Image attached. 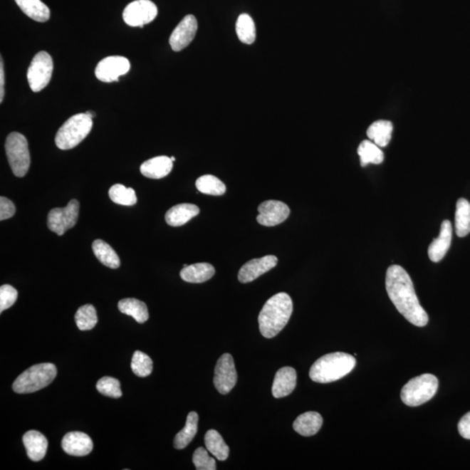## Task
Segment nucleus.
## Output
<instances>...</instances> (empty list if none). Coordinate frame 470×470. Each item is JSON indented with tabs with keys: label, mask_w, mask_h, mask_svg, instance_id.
<instances>
[{
	"label": "nucleus",
	"mask_w": 470,
	"mask_h": 470,
	"mask_svg": "<svg viewBox=\"0 0 470 470\" xmlns=\"http://www.w3.org/2000/svg\"><path fill=\"white\" fill-rule=\"evenodd\" d=\"M199 214V209L194 204H179V205L171 207L167 212L164 219H166L168 225L180 226L185 225L191 219L197 216Z\"/></svg>",
	"instance_id": "412c9836"
},
{
	"label": "nucleus",
	"mask_w": 470,
	"mask_h": 470,
	"mask_svg": "<svg viewBox=\"0 0 470 470\" xmlns=\"http://www.w3.org/2000/svg\"><path fill=\"white\" fill-rule=\"evenodd\" d=\"M80 213V203L77 199H70L66 207H56L49 212L47 226L52 232L62 236L66 231L76 225Z\"/></svg>",
	"instance_id": "1a4fd4ad"
},
{
	"label": "nucleus",
	"mask_w": 470,
	"mask_h": 470,
	"mask_svg": "<svg viewBox=\"0 0 470 470\" xmlns=\"http://www.w3.org/2000/svg\"><path fill=\"white\" fill-rule=\"evenodd\" d=\"M5 72H4L3 60L0 61V102H3L4 95H5Z\"/></svg>",
	"instance_id": "79ce46f5"
},
{
	"label": "nucleus",
	"mask_w": 470,
	"mask_h": 470,
	"mask_svg": "<svg viewBox=\"0 0 470 470\" xmlns=\"http://www.w3.org/2000/svg\"><path fill=\"white\" fill-rule=\"evenodd\" d=\"M386 289L392 303L407 320L417 327L428 324V313L419 303L409 273L401 266L392 265L387 268Z\"/></svg>",
	"instance_id": "f257e3e1"
},
{
	"label": "nucleus",
	"mask_w": 470,
	"mask_h": 470,
	"mask_svg": "<svg viewBox=\"0 0 470 470\" xmlns=\"http://www.w3.org/2000/svg\"><path fill=\"white\" fill-rule=\"evenodd\" d=\"M293 313V301L287 293H279L266 301L258 317L261 335L276 336L288 324Z\"/></svg>",
	"instance_id": "f03ea898"
},
{
	"label": "nucleus",
	"mask_w": 470,
	"mask_h": 470,
	"mask_svg": "<svg viewBox=\"0 0 470 470\" xmlns=\"http://www.w3.org/2000/svg\"><path fill=\"white\" fill-rule=\"evenodd\" d=\"M193 462L196 469L198 470H215L216 469V461L213 457H210L209 453L202 446L195 450L193 456Z\"/></svg>",
	"instance_id": "4c0bfd02"
},
{
	"label": "nucleus",
	"mask_w": 470,
	"mask_h": 470,
	"mask_svg": "<svg viewBox=\"0 0 470 470\" xmlns=\"http://www.w3.org/2000/svg\"><path fill=\"white\" fill-rule=\"evenodd\" d=\"M75 323L80 330H91L98 323L95 308L91 304L82 306L76 312Z\"/></svg>",
	"instance_id": "f704fd0d"
},
{
	"label": "nucleus",
	"mask_w": 470,
	"mask_h": 470,
	"mask_svg": "<svg viewBox=\"0 0 470 470\" xmlns=\"http://www.w3.org/2000/svg\"><path fill=\"white\" fill-rule=\"evenodd\" d=\"M438 379L430 374L417 376L402 387L401 398L404 404L417 407L424 404L437 394Z\"/></svg>",
	"instance_id": "423d86ee"
},
{
	"label": "nucleus",
	"mask_w": 470,
	"mask_h": 470,
	"mask_svg": "<svg viewBox=\"0 0 470 470\" xmlns=\"http://www.w3.org/2000/svg\"><path fill=\"white\" fill-rule=\"evenodd\" d=\"M53 62L52 57L46 52H39L35 55L27 70V80L31 91L41 92L46 88L52 78Z\"/></svg>",
	"instance_id": "6e6552de"
},
{
	"label": "nucleus",
	"mask_w": 470,
	"mask_h": 470,
	"mask_svg": "<svg viewBox=\"0 0 470 470\" xmlns=\"http://www.w3.org/2000/svg\"><path fill=\"white\" fill-rule=\"evenodd\" d=\"M86 115H88L91 119H93V117H95V113L91 112V111H88L85 112Z\"/></svg>",
	"instance_id": "37998d69"
},
{
	"label": "nucleus",
	"mask_w": 470,
	"mask_h": 470,
	"mask_svg": "<svg viewBox=\"0 0 470 470\" xmlns=\"http://www.w3.org/2000/svg\"><path fill=\"white\" fill-rule=\"evenodd\" d=\"M18 299V291L13 286L3 285L0 288V313L10 308Z\"/></svg>",
	"instance_id": "58836bf2"
},
{
	"label": "nucleus",
	"mask_w": 470,
	"mask_h": 470,
	"mask_svg": "<svg viewBox=\"0 0 470 470\" xmlns=\"http://www.w3.org/2000/svg\"><path fill=\"white\" fill-rule=\"evenodd\" d=\"M452 232V225L449 221L442 223L440 234L429 245L428 253L430 261L439 262L444 258L451 245Z\"/></svg>",
	"instance_id": "a211bd4d"
},
{
	"label": "nucleus",
	"mask_w": 470,
	"mask_h": 470,
	"mask_svg": "<svg viewBox=\"0 0 470 470\" xmlns=\"http://www.w3.org/2000/svg\"><path fill=\"white\" fill-rule=\"evenodd\" d=\"M6 152L14 175L24 177L31 164L28 142L26 137L17 132H11L6 140Z\"/></svg>",
	"instance_id": "0eeeda50"
},
{
	"label": "nucleus",
	"mask_w": 470,
	"mask_h": 470,
	"mask_svg": "<svg viewBox=\"0 0 470 470\" xmlns=\"http://www.w3.org/2000/svg\"><path fill=\"white\" fill-rule=\"evenodd\" d=\"M131 64L127 58L122 56H110L105 58L95 69L98 80L110 83L119 81L120 76L127 74L130 70Z\"/></svg>",
	"instance_id": "f8f14e48"
},
{
	"label": "nucleus",
	"mask_w": 470,
	"mask_h": 470,
	"mask_svg": "<svg viewBox=\"0 0 470 470\" xmlns=\"http://www.w3.org/2000/svg\"><path fill=\"white\" fill-rule=\"evenodd\" d=\"M158 15V8L150 0H135L125 8L124 21L132 27H143Z\"/></svg>",
	"instance_id": "9d476101"
},
{
	"label": "nucleus",
	"mask_w": 470,
	"mask_h": 470,
	"mask_svg": "<svg viewBox=\"0 0 470 470\" xmlns=\"http://www.w3.org/2000/svg\"><path fill=\"white\" fill-rule=\"evenodd\" d=\"M393 125L390 121H376L368 127L367 135L368 138L374 141V143L380 147H385L391 140Z\"/></svg>",
	"instance_id": "bb28decb"
},
{
	"label": "nucleus",
	"mask_w": 470,
	"mask_h": 470,
	"mask_svg": "<svg viewBox=\"0 0 470 470\" xmlns=\"http://www.w3.org/2000/svg\"><path fill=\"white\" fill-rule=\"evenodd\" d=\"M237 382V372L235 370L233 356L224 354L218 360L215 366L214 383L219 394L226 395L232 390Z\"/></svg>",
	"instance_id": "9b49d317"
},
{
	"label": "nucleus",
	"mask_w": 470,
	"mask_h": 470,
	"mask_svg": "<svg viewBox=\"0 0 470 470\" xmlns=\"http://www.w3.org/2000/svg\"><path fill=\"white\" fill-rule=\"evenodd\" d=\"M93 251L102 264L112 269L120 268V260L115 251L107 242L101 240L94 241Z\"/></svg>",
	"instance_id": "cd10ccee"
},
{
	"label": "nucleus",
	"mask_w": 470,
	"mask_h": 470,
	"mask_svg": "<svg viewBox=\"0 0 470 470\" xmlns=\"http://www.w3.org/2000/svg\"><path fill=\"white\" fill-rule=\"evenodd\" d=\"M23 444L31 461H39L46 456L48 442L44 434L38 431L30 430L24 434Z\"/></svg>",
	"instance_id": "6ab92c4d"
},
{
	"label": "nucleus",
	"mask_w": 470,
	"mask_h": 470,
	"mask_svg": "<svg viewBox=\"0 0 470 470\" xmlns=\"http://www.w3.org/2000/svg\"><path fill=\"white\" fill-rule=\"evenodd\" d=\"M297 382V374L295 368L290 367H281L274 376L272 394L273 397L282 398L288 397L295 390Z\"/></svg>",
	"instance_id": "f3484780"
},
{
	"label": "nucleus",
	"mask_w": 470,
	"mask_h": 470,
	"mask_svg": "<svg viewBox=\"0 0 470 470\" xmlns=\"http://www.w3.org/2000/svg\"><path fill=\"white\" fill-rule=\"evenodd\" d=\"M56 375L57 367L54 364H37L18 376L13 384V390L18 394L33 393L48 386Z\"/></svg>",
	"instance_id": "20e7f679"
},
{
	"label": "nucleus",
	"mask_w": 470,
	"mask_h": 470,
	"mask_svg": "<svg viewBox=\"0 0 470 470\" xmlns=\"http://www.w3.org/2000/svg\"><path fill=\"white\" fill-rule=\"evenodd\" d=\"M92 127L93 119L86 113L73 115L58 129L55 144L61 150H69L82 142L91 132Z\"/></svg>",
	"instance_id": "39448f33"
},
{
	"label": "nucleus",
	"mask_w": 470,
	"mask_h": 470,
	"mask_svg": "<svg viewBox=\"0 0 470 470\" xmlns=\"http://www.w3.org/2000/svg\"><path fill=\"white\" fill-rule=\"evenodd\" d=\"M109 197L119 205L131 207L137 203L135 191L131 187H125L121 184H115L110 188Z\"/></svg>",
	"instance_id": "72a5a7b5"
},
{
	"label": "nucleus",
	"mask_w": 470,
	"mask_h": 470,
	"mask_svg": "<svg viewBox=\"0 0 470 470\" xmlns=\"http://www.w3.org/2000/svg\"><path fill=\"white\" fill-rule=\"evenodd\" d=\"M96 389L100 394L105 397L112 398H120L122 397V391L120 389V382L119 380L105 376L98 381Z\"/></svg>",
	"instance_id": "e433bc0d"
},
{
	"label": "nucleus",
	"mask_w": 470,
	"mask_h": 470,
	"mask_svg": "<svg viewBox=\"0 0 470 470\" xmlns=\"http://www.w3.org/2000/svg\"><path fill=\"white\" fill-rule=\"evenodd\" d=\"M131 367L139 377H147L152 372V360L145 352L136 351L132 355Z\"/></svg>",
	"instance_id": "c9c22d12"
},
{
	"label": "nucleus",
	"mask_w": 470,
	"mask_h": 470,
	"mask_svg": "<svg viewBox=\"0 0 470 470\" xmlns=\"http://www.w3.org/2000/svg\"><path fill=\"white\" fill-rule=\"evenodd\" d=\"M277 262L278 258L274 256L254 258L242 266L239 272L238 279L241 283H249L273 268Z\"/></svg>",
	"instance_id": "2eb2a0df"
},
{
	"label": "nucleus",
	"mask_w": 470,
	"mask_h": 470,
	"mask_svg": "<svg viewBox=\"0 0 470 470\" xmlns=\"http://www.w3.org/2000/svg\"><path fill=\"white\" fill-rule=\"evenodd\" d=\"M356 365L354 356L343 352H331L317 360L309 371L312 381L329 383L350 374Z\"/></svg>",
	"instance_id": "7ed1b4c3"
},
{
	"label": "nucleus",
	"mask_w": 470,
	"mask_h": 470,
	"mask_svg": "<svg viewBox=\"0 0 470 470\" xmlns=\"http://www.w3.org/2000/svg\"><path fill=\"white\" fill-rule=\"evenodd\" d=\"M196 187L202 194L219 196L225 194L226 186L214 175H203L196 180Z\"/></svg>",
	"instance_id": "473e14b6"
},
{
	"label": "nucleus",
	"mask_w": 470,
	"mask_h": 470,
	"mask_svg": "<svg viewBox=\"0 0 470 470\" xmlns=\"http://www.w3.org/2000/svg\"><path fill=\"white\" fill-rule=\"evenodd\" d=\"M207 449L219 461H225L229 456V448L216 430L207 431L205 436Z\"/></svg>",
	"instance_id": "c85d7f7f"
},
{
	"label": "nucleus",
	"mask_w": 470,
	"mask_h": 470,
	"mask_svg": "<svg viewBox=\"0 0 470 470\" xmlns=\"http://www.w3.org/2000/svg\"><path fill=\"white\" fill-rule=\"evenodd\" d=\"M257 221L265 226H274L287 219L290 209L287 204L279 201H266L258 207Z\"/></svg>",
	"instance_id": "ddd939ff"
},
{
	"label": "nucleus",
	"mask_w": 470,
	"mask_h": 470,
	"mask_svg": "<svg viewBox=\"0 0 470 470\" xmlns=\"http://www.w3.org/2000/svg\"><path fill=\"white\" fill-rule=\"evenodd\" d=\"M458 430L462 437L470 440V412L461 419L458 423Z\"/></svg>",
	"instance_id": "a19ab883"
},
{
	"label": "nucleus",
	"mask_w": 470,
	"mask_h": 470,
	"mask_svg": "<svg viewBox=\"0 0 470 470\" xmlns=\"http://www.w3.org/2000/svg\"><path fill=\"white\" fill-rule=\"evenodd\" d=\"M16 207L13 202L6 197L0 198V221H6L14 216Z\"/></svg>",
	"instance_id": "ea45409f"
},
{
	"label": "nucleus",
	"mask_w": 470,
	"mask_h": 470,
	"mask_svg": "<svg viewBox=\"0 0 470 470\" xmlns=\"http://www.w3.org/2000/svg\"><path fill=\"white\" fill-rule=\"evenodd\" d=\"M119 310L125 315H130L137 323H144L149 318L147 305L135 298H127L118 303Z\"/></svg>",
	"instance_id": "393cba45"
},
{
	"label": "nucleus",
	"mask_w": 470,
	"mask_h": 470,
	"mask_svg": "<svg viewBox=\"0 0 470 470\" xmlns=\"http://www.w3.org/2000/svg\"><path fill=\"white\" fill-rule=\"evenodd\" d=\"M323 419L319 413L306 412L299 415L293 422V429L303 437H312L318 433L323 426Z\"/></svg>",
	"instance_id": "4be33fe9"
},
{
	"label": "nucleus",
	"mask_w": 470,
	"mask_h": 470,
	"mask_svg": "<svg viewBox=\"0 0 470 470\" xmlns=\"http://www.w3.org/2000/svg\"><path fill=\"white\" fill-rule=\"evenodd\" d=\"M236 33L239 39L246 45L253 44L256 38V27L249 14L239 16L236 22Z\"/></svg>",
	"instance_id": "2f4dec72"
},
{
	"label": "nucleus",
	"mask_w": 470,
	"mask_h": 470,
	"mask_svg": "<svg viewBox=\"0 0 470 470\" xmlns=\"http://www.w3.org/2000/svg\"><path fill=\"white\" fill-rule=\"evenodd\" d=\"M24 14L35 21L46 22L50 19V10L41 0H15Z\"/></svg>",
	"instance_id": "b1692460"
},
{
	"label": "nucleus",
	"mask_w": 470,
	"mask_h": 470,
	"mask_svg": "<svg viewBox=\"0 0 470 470\" xmlns=\"http://www.w3.org/2000/svg\"><path fill=\"white\" fill-rule=\"evenodd\" d=\"M171 160H172V162H175V158H174V157H172Z\"/></svg>",
	"instance_id": "c03bdc74"
},
{
	"label": "nucleus",
	"mask_w": 470,
	"mask_h": 470,
	"mask_svg": "<svg viewBox=\"0 0 470 470\" xmlns=\"http://www.w3.org/2000/svg\"><path fill=\"white\" fill-rule=\"evenodd\" d=\"M358 155L360 158V164L366 167L368 164H379L383 162L384 155L377 145L370 140H364L358 147Z\"/></svg>",
	"instance_id": "7c9ffc66"
},
{
	"label": "nucleus",
	"mask_w": 470,
	"mask_h": 470,
	"mask_svg": "<svg viewBox=\"0 0 470 470\" xmlns=\"http://www.w3.org/2000/svg\"><path fill=\"white\" fill-rule=\"evenodd\" d=\"M198 30L197 19L194 15H187L179 23L169 38L170 46L174 52L186 48L194 41Z\"/></svg>",
	"instance_id": "4468645a"
},
{
	"label": "nucleus",
	"mask_w": 470,
	"mask_h": 470,
	"mask_svg": "<svg viewBox=\"0 0 470 470\" xmlns=\"http://www.w3.org/2000/svg\"><path fill=\"white\" fill-rule=\"evenodd\" d=\"M172 160L167 156H158L145 162L140 172L147 178L159 179L166 177L172 169Z\"/></svg>",
	"instance_id": "aec40b11"
},
{
	"label": "nucleus",
	"mask_w": 470,
	"mask_h": 470,
	"mask_svg": "<svg viewBox=\"0 0 470 470\" xmlns=\"http://www.w3.org/2000/svg\"><path fill=\"white\" fill-rule=\"evenodd\" d=\"M63 450L70 456H85L92 452L93 444L91 437L83 432H69L62 439Z\"/></svg>",
	"instance_id": "dca6fc26"
},
{
	"label": "nucleus",
	"mask_w": 470,
	"mask_h": 470,
	"mask_svg": "<svg viewBox=\"0 0 470 470\" xmlns=\"http://www.w3.org/2000/svg\"><path fill=\"white\" fill-rule=\"evenodd\" d=\"M456 232L459 237L470 233V203L465 199H458L456 203Z\"/></svg>",
	"instance_id": "c756f323"
},
{
	"label": "nucleus",
	"mask_w": 470,
	"mask_h": 470,
	"mask_svg": "<svg viewBox=\"0 0 470 470\" xmlns=\"http://www.w3.org/2000/svg\"><path fill=\"white\" fill-rule=\"evenodd\" d=\"M199 415L196 412H190L187 415L185 427L176 434L174 438V448L177 449H185L190 444L197 434Z\"/></svg>",
	"instance_id": "a878e982"
},
{
	"label": "nucleus",
	"mask_w": 470,
	"mask_h": 470,
	"mask_svg": "<svg viewBox=\"0 0 470 470\" xmlns=\"http://www.w3.org/2000/svg\"><path fill=\"white\" fill-rule=\"evenodd\" d=\"M215 269L213 266L206 262L195 263L184 268L179 276L183 281L189 283H202L211 279L214 276Z\"/></svg>",
	"instance_id": "5701e85b"
}]
</instances>
